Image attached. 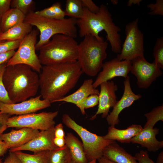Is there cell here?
<instances>
[{
    "instance_id": "cell-1",
    "label": "cell",
    "mask_w": 163,
    "mask_h": 163,
    "mask_svg": "<svg viewBox=\"0 0 163 163\" xmlns=\"http://www.w3.org/2000/svg\"><path fill=\"white\" fill-rule=\"evenodd\" d=\"M39 76L43 99L55 102L75 86L83 73L77 61L42 66Z\"/></svg>"
},
{
    "instance_id": "cell-2",
    "label": "cell",
    "mask_w": 163,
    "mask_h": 163,
    "mask_svg": "<svg viewBox=\"0 0 163 163\" xmlns=\"http://www.w3.org/2000/svg\"><path fill=\"white\" fill-rule=\"evenodd\" d=\"M100 8L97 13H94L84 8L82 17L77 21L79 36L84 37L91 35L98 40L103 41L104 38L99 35V33L104 31L107 34V41L109 42L112 51L119 54L121 49L120 35L119 33L120 28L113 22L111 14L107 6L102 4Z\"/></svg>"
},
{
    "instance_id": "cell-3",
    "label": "cell",
    "mask_w": 163,
    "mask_h": 163,
    "mask_svg": "<svg viewBox=\"0 0 163 163\" xmlns=\"http://www.w3.org/2000/svg\"><path fill=\"white\" fill-rule=\"evenodd\" d=\"M3 81L13 103L34 97L39 88V75L24 64L6 66L3 74Z\"/></svg>"
},
{
    "instance_id": "cell-4",
    "label": "cell",
    "mask_w": 163,
    "mask_h": 163,
    "mask_svg": "<svg viewBox=\"0 0 163 163\" xmlns=\"http://www.w3.org/2000/svg\"><path fill=\"white\" fill-rule=\"evenodd\" d=\"M78 44L75 38L57 34L40 48L38 56L41 65L48 66L77 61Z\"/></svg>"
},
{
    "instance_id": "cell-5",
    "label": "cell",
    "mask_w": 163,
    "mask_h": 163,
    "mask_svg": "<svg viewBox=\"0 0 163 163\" xmlns=\"http://www.w3.org/2000/svg\"><path fill=\"white\" fill-rule=\"evenodd\" d=\"M77 21L72 18L60 20L49 19L32 11L26 15L24 21L36 26L39 31L40 39L35 46L36 50H39L55 35L62 34L76 38L77 35Z\"/></svg>"
},
{
    "instance_id": "cell-6",
    "label": "cell",
    "mask_w": 163,
    "mask_h": 163,
    "mask_svg": "<svg viewBox=\"0 0 163 163\" xmlns=\"http://www.w3.org/2000/svg\"><path fill=\"white\" fill-rule=\"evenodd\" d=\"M107 41H101L94 37L87 35L78 46V62L83 73L91 77L98 74L107 58Z\"/></svg>"
},
{
    "instance_id": "cell-7",
    "label": "cell",
    "mask_w": 163,
    "mask_h": 163,
    "mask_svg": "<svg viewBox=\"0 0 163 163\" xmlns=\"http://www.w3.org/2000/svg\"><path fill=\"white\" fill-rule=\"evenodd\" d=\"M62 120L66 126L73 130L80 137L88 162L97 160L102 157L104 149L109 145L116 142L115 140L106 139L103 136L89 131L77 124L67 114L62 115Z\"/></svg>"
},
{
    "instance_id": "cell-8",
    "label": "cell",
    "mask_w": 163,
    "mask_h": 163,
    "mask_svg": "<svg viewBox=\"0 0 163 163\" xmlns=\"http://www.w3.org/2000/svg\"><path fill=\"white\" fill-rule=\"evenodd\" d=\"M38 34V30L34 29L21 40L17 50L7 62L6 66L24 64L37 72H40L42 66L35 52Z\"/></svg>"
},
{
    "instance_id": "cell-9",
    "label": "cell",
    "mask_w": 163,
    "mask_h": 163,
    "mask_svg": "<svg viewBox=\"0 0 163 163\" xmlns=\"http://www.w3.org/2000/svg\"><path fill=\"white\" fill-rule=\"evenodd\" d=\"M137 18L125 27V39L117 58L122 61H132L138 57H144V35L138 27Z\"/></svg>"
},
{
    "instance_id": "cell-10",
    "label": "cell",
    "mask_w": 163,
    "mask_h": 163,
    "mask_svg": "<svg viewBox=\"0 0 163 163\" xmlns=\"http://www.w3.org/2000/svg\"><path fill=\"white\" fill-rule=\"evenodd\" d=\"M58 114V111H56L16 115L9 117L6 124L7 128L26 127L45 130L55 126L54 120Z\"/></svg>"
},
{
    "instance_id": "cell-11",
    "label": "cell",
    "mask_w": 163,
    "mask_h": 163,
    "mask_svg": "<svg viewBox=\"0 0 163 163\" xmlns=\"http://www.w3.org/2000/svg\"><path fill=\"white\" fill-rule=\"evenodd\" d=\"M130 72L137 79L138 87L141 89L148 88L157 78L162 74L153 62L150 63L144 57H138L131 61Z\"/></svg>"
},
{
    "instance_id": "cell-12",
    "label": "cell",
    "mask_w": 163,
    "mask_h": 163,
    "mask_svg": "<svg viewBox=\"0 0 163 163\" xmlns=\"http://www.w3.org/2000/svg\"><path fill=\"white\" fill-rule=\"evenodd\" d=\"M40 95L22 102L6 104L0 102V114L20 115L33 113L50 106L51 103L45 99H41Z\"/></svg>"
},
{
    "instance_id": "cell-13",
    "label": "cell",
    "mask_w": 163,
    "mask_h": 163,
    "mask_svg": "<svg viewBox=\"0 0 163 163\" xmlns=\"http://www.w3.org/2000/svg\"><path fill=\"white\" fill-rule=\"evenodd\" d=\"M131 65V61H120L117 58L105 62L103 64L102 70L98 73L93 82L94 87L96 88L101 83L110 81L115 77L126 78L130 71Z\"/></svg>"
},
{
    "instance_id": "cell-14",
    "label": "cell",
    "mask_w": 163,
    "mask_h": 163,
    "mask_svg": "<svg viewBox=\"0 0 163 163\" xmlns=\"http://www.w3.org/2000/svg\"><path fill=\"white\" fill-rule=\"evenodd\" d=\"M54 126L40 132L35 137L27 143L18 147L11 149L9 151L14 152L27 150L36 153L56 149L58 147L54 145L53 142L55 137Z\"/></svg>"
},
{
    "instance_id": "cell-15",
    "label": "cell",
    "mask_w": 163,
    "mask_h": 163,
    "mask_svg": "<svg viewBox=\"0 0 163 163\" xmlns=\"http://www.w3.org/2000/svg\"><path fill=\"white\" fill-rule=\"evenodd\" d=\"M123 84L124 90L122 97L117 101L113 107L112 111L106 117L108 124L111 126L115 127L116 125L119 124V115L124 109L131 106L135 101L140 99L142 97L141 94H136L133 91L129 76L125 78Z\"/></svg>"
},
{
    "instance_id": "cell-16",
    "label": "cell",
    "mask_w": 163,
    "mask_h": 163,
    "mask_svg": "<svg viewBox=\"0 0 163 163\" xmlns=\"http://www.w3.org/2000/svg\"><path fill=\"white\" fill-rule=\"evenodd\" d=\"M100 86L98 109L95 114L91 118V120H94L97 115L101 114L102 118H106L109 114L110 108L113 107L117 101L115 92L118 88L113 81L103 82Z\"/></svg>"
},
{
    "instance_id": "cell-17",
    "label": "cell",
    "mask_w": 163,
    "mask_h": 163,
    "mask_svg": "<svg viewBox=\"0 0 163 163\" xmlns=\"http://www.w3.org/2000/svg\"><path fill=\"white\" fill-rule=\"evenodd\" d=\"M93 82L92 79L85 80L76 91L57 100L56 102L63 101L73 104L80 109L83 115H85L86 113L83 105L84 100L91 95L99 94V91L93 86Z\"/></svg>"
},
{
    "instance_id": "cell-18",
    "label": "cell",
    "mask_w": 163,
    "mask_h": 163,
    "mask_svg": "<svg viewBox=\"0 0 163 163\" xmlns=\"http://www.w3.org/2000/svg\"><path fill=\"white\" fill-rule=\"evenodd\" d=\"M39 132L37 129L24 127L18 130L12 129L8 133H2L0 137L7 144L9 149H13L27 143Z\"/></svg>"
},
{
    "instance_id": "cell-19",
    "label": "cell",
    "mask_w": 163,
    "mask_h": 163,
    "mask_svg": "<svg viewBox=\"0 0 163 163\" xmlns=\"http://www.w3.org/2000/svg\"><path fill=\"white\" fill-rule=\"evenodd\" d=\"M159 131L156 127L143 128L138 135L131 139L130 142L139 144L149 152H155L163 147V141H158L156 138Z\"/></svg>"
},
{
    "instance_id": "cell-20",
    "label": "cell",
    "mask_w": 163,
    "mask_h": 163,
    "mask_svg": "<svg viewBox=\"0 0 163 163\" xmlns=\"http://www.w3.org/2000/svg\"><path fill=\"white\" fill-rule=\"evenodd\" d=\"M142 129L141 125L137 124H132L126 129H123L110 126L108 128L107 133L103 137L106 139L129 143H130L131 139L138 135Z\"/></svg>"
},
{
    "instance_id": "cell-21",
    "label": "cell",
    "mask_w": 163,
    "mask_h": 163,
    "mask_svg": "<svg viewBox=\"0 0 163 163\" xmlns=\"http://www.w3.org/2000/svg\"><path fill=\"white\" fill-rule=\"evenodd\" d=\"M103 156L116 163H138L134 156L116 142L110 144L104 149Z\"/></svg>"
},
{
    "instance_id": "cell-22",
    "label": "cell",
    "mask_w": 163,
    "mask_h": 163,
    "mask_svg": "<svg viewBox=\"0 0 163 163\" xmlns=\"http://www.w3.org/2000/svg\"><path fill=\"white\" fill-rule=\"evenodd\" d=\"M65 145L68 148L72 159L75 163H88L82 143L71 133L64 137Z\"/></svg>"
},
{
    "instance_id": "cell-23",
    "label": "cell",
    "mask_w": 163,
    "mask_h": 163,
    "mask_svg": "<svg viewBox=\"0 0 163 163\" xmlns=\"http://www.w3.org/2000/svg\"><path fill=\"white\" fill-rule=\"evenodd\" d=\"M31 25L24 21L6 31L0 32V41H16L22 40L32 30Z\"/></svg>"
},
{
    "instance_id": "cell-24",
    "label": "cell",
    "mask_w": 163,
    "mask_h": 163,
    "mask_svg": "<svg viewBox=\"0 0 163 163\" xmlns=\"http://www.w3.org/2000/svg\"><path fill=\"white\" fill-rule=\"evenodd\" d=\"M25 16L18 9L10 8L1 17V32H4L13 26L24 22Z\"/></svg>"
},
{
    "instance_id": "cell-25",
    "label": "cell",
    "mask_w": 163,
    "mask_h": 163,
    "mask_svg": "<svg viewBox=\"0 0 163 163\" xmlns=\"http://www.w3.org/2000/svg\"><path fill=\"white\" fill-rule=\"evenodd\" d=\"M45 157L47 163H69L72 159L66 145L55 150L45 151Z\"/></svg>"
},
{
    "instance_id": "cell-26",
    "label": "cell",
    "mask_w": 163,
    "mask_h": 163,
    "mask_svg": "<svg viewBox=\"0 0 163 163\" xmlns=\"http://www.w3.org/2000/svg\"><path fill=\"white\" fill-rule=\"evenodd\" d=\"M35 12L42 17L50 19L60 20L65 18L66 16L64 10L61 7L60 2L53 3L50 7Z\"/></svg>"
},
{
    "instance_id": "cell-27",
    "label": "cell",
    "mask_w": 163,
    "mask_h": 163,
    "mask_svg": "<svg viewBox=\"0 0 163 163\" xmlns=\"http://www.w3.org/2000/svg\"><path fill=\"white\" fill-rule=\"evenodd\" d=\"M64 11L66 16L77 19L81 18L83 14L84 8L81 0H67Z\"/></svg>"
},
{
    "instance_id": "cell-28",
    "label": "cell",
    "mask_w": 163,
    "mask_h": 163,
    "mask_svg": "<svg viewBox=\"0 0 163 163\" xmlns=\"http://www.w3.org/2000/svg\"><path fill=\"white\" fill-rule=\"evenodd\" d=\"M13 152L21 163H47L45 157V151L34 153L33 154L24 153L21 151Z\"/></svg>"
},
{
    "instance_id": "cell-29",
    "label": "cell",
    "mask_w": 163,
    "mask_h": 163,
    "mask_svg": "<svg viewBox=\"0 0 163 163\" xmlns=\"http://www.w3.org/2000/svg\"><path fill=\"white\" fill-rule=\"evenodd\" d=\"M147 121L143 128H153L158 121H163V104L154 108L150 112L144 114Z\"/></svg>"
},
{
    "instance_id": "cell-30",
    "label": "cell",
    "mask_w": 163,
    "mask_h": 163,
    "mask_svg": "<svg viewBox=\"0 0 163 163\" xmlns=\"http://www.w3.org/2000/svg\"><path fill=\"white\" fill-rule=\"evenodd\" d=\"M153 61L158 69H163V37L157 38L153 50Z\"/></svg>"
},
{
    "instance_id": "cell-31",
    "label": "cell",
    "mask_w": 163,
    "mask_h": 163,
    "mask_svg": "<svg viewBox=\"0 0 163 163\" xmlns=\"http://www.w3.org/2000/svg\"><path fill=\"white\" fill-rule=\"evenodd\" d=\"M34 4V2L32 0H12L11 7V8L18 9L26 15L33 11L32 9Z\"/></svg>"
},
{
    "instance_id": "cell-32",
    "label": "cell",
    "mask_w": 163,
    "mask_h": 163,
    "mask_svg": "<svg viewBox=\"0 0 163 163\" xmlns=\"http://www.w3.org/2000/svg\"><path fill=\"white\" fill-rule=\"evenodd\" d=\"M6 63L0 66V102L6 104H11L13 103L9 98L3 81V76Z\"/></svg>"
},
{
    "instance_id": "cell-33",
    "label": "cell",
    "mask_w": 163,
    "mask_h": 163,
    "mask_svg": "<svg viewBox=\"0 0 163 163\" xmlns=\"http://www.w3.org/2000/svg\"><path fill=\"white\" fill-rule=\"evenodd\" d=\"M147 7L150 11L148 14L151 15L163 16V0H157L155 3L148 4Z\"/></svg>"
},
{
    "instance_id": "cell-34",
    "label": "cell",
    "mask_w": 163,
    "mask_h": 163,
    "mask_svg": "<svg viewBox=\"0 0 163 163\" xmlns=\"http://www.w3.org/2000/svg\"><path fill=\"white\" fill-rule=\"evenodd\" d=\"M21 40L3 41L0 43V53L15 50L19 47Z\"/></svg>"
},
{
    "instance_id": "cell-35",
    "label": "cell",
    "mask_w": 163,
    "mask_h": 163,
    "mask_svg": "<svg viewBox=\"0 0 163 163\" xmlns=\"http://www.w3.org/2000/svg\"><path fill=\"white\" fill-rule=\"evenodd\" d=\"M98 95L93 94L86 97L84 100L83 105L84 108L87 109L93 107L98 104Z\"/></svg>"
},
{
    "instance_id": "cell-36",
    "label": "cell",
    "mask_w": 163,
    "mask_h": 163,
    "mask_svg": "<svg viewBox=\"0 0 163 163\" xmlns=\"http://www.w3.org/2000/svg\"><path fill=\"white\" fill-rule=\"evenodd\" d=\"M138 163H155L149 157V154L146 150H141L136 153L134 156Z\"/></svg>"
},
{
    "instance_id": "cell-37",
    "label": "cell",
    "mask_w": 163,
    "mask_h": 163,
    "mask_svg": "<svg viewBox=\"0 0 163 163\" xmlns=\"http://www.w3.org/2000/svg\"><path fill=\"white\" fill-rule=\"evenodd\" d=\"M83 8L90 12L96 13L100 10V7L97 5L92 0H81Z\"/></svg>"
},
{
    "instance_id": "cell-38",
    "label": "cell",
    "mask_w": 163,
    "mask_h": 163,
    "mask_svg": "<svg viewBox=\"0 0 163 163\" xmlns=\"http://www.w3.org/2000/svg\"><path fill=\"white\" fill-rule=\"evenodd\" d=\"M11 0H0V16L1 17L11 8Z\"/></svg>"
},
{
    "instance_id": "cell-39",
    "label": "cell",
    "mask_w": 163,
    "mask_h": 163,
    "mask_svg": "<svg viewBox=\"0 0 163 163\" xmlns=\"http://www.w3.org/2000/svg\"><path fill=\"white\" fill-rule=\"evenodd\" d=\"M15 52V50H12L0 53V66L7 63L13 56Z\"/></svg>"
},
{
    "instance_id": "cell-40",
    "label": "cell",
    "mask_w": 163,
    "mask_h": 163,
    "mask_svg": "<svg viewBox=\"0 0 163 163\" xmlns=\"http://www.w3.org/2000/svg\"><path fill=\"white\" fill-rule=\"evenodd\" d=\"M10 116L6 114H0V133H2L7 128L6 123Z\"/></svg>"
},
{
    "instance_id": "cell-41",
    "label": "cell",
    "mask_w": 163,
    "mask_h": 163,
    "mask_svg": "<svg viewBox=\"0 0 163 163\" xmlns=\"http://www.w3.org/2000/svg\"><path fill=\"white\" fill-rule=\"evenodd\" d=\"M54 135L56 137L64 138L65 133L62 123H59L54 126Z\"/></svg>"
},
{
    "instance_id": "cell-42",
    "label": "cell",
    "mask_w": 163,
    "mask_h": 163,
    "mask_svg": "<svg viewBox=\"0 0 163 163\" xmlns=\"http://www.w3.org/2000/svg\"><path fill=\"white\" fill-rule=\"evenodd\" d=\"M2 163H21L14 153L9 151L8 155Z\"/></svg>"
},
{
    "instance_id": "cell-43",
    "label": "cell",
    "mask_w": 163,
    "mask_h": 163,
    "mask_svg": "<svg viewBox=\"0 0 163 163\" xmlns=\"http://www.w3.org/2000/svg\"><path fill=\"white\" fill-rule=\"evenodd\" d=\"M2 133H0V157L3 156L9 149L7 144L1 138V135Z\"/></svg>"
},
{
    "instance_id": "cell-44",
    "label": "cell",
    "mask_w": 163,
    "mask_h": 163,
    "mask_svg": "<svg viewBox=\"0 0 163 163\" xmlns=\"http://www.w3.org/2000/svg\"><path fill=\"white\" fill-rule=\"evenodd\" d=\"M54 145L58 148H62L65 145L64 138L55 137L53 139Z\"/></svg>"
},
{
    "instance_id": "cell-45",
    "label": "cell",
    "mask_w": 163,
    "mask_h": 163,
    "mask_svg": "<svg viewBox=\"0 0 163 163\" xmlns=\"http://www.w3.org/2000/svg\"><path fill=\"white\" fill-rule=\"evenodd\" d=\"M97 161L98 162L97 163H116L109 159L104 156H103L102 157L98 159Z\"/></svg>"
},
{
    "instance_id": "cell-46",
    "label": "cell",
    "mask_w": 163,
    "mask_h": 163,
    "mask_svg": "<svg viewBox=\"0 0 163 163\" xmlns=\"http://www.w3.org/2000/svg\"><path fill=\"white\" fill-rule=\"evenodd\" d=\"M142 0H129L128 2V6H131L132 5H140Z\"/></svg>"
},
{
    "instance_id": "cell-47",
    "label": "cell",
    "mask_w": 163,
    "mask_h": 163,
    "mask_svg": "<svg viewBox=\"0 0 163 163\" xmlns=\"http://www.w3.org/2000/svg\"><path fill=\"white\" fill-rule=\"evenodd\" d=\"M157 163H163V152H161L158 155L157 159Z\"/></svg>"
},
{
    "instance_id": "cell-48",
    "label": "cell",
    "mask_w": 163,
    "mask_h": 163,
    "mask_svg": "<svg viewBox=\"0 0 163 163\" xmlns=\"http://www.w3.org/2000/svg\"><path fill=\"white\" fill-rule=\"evenodd\" d=\"M111 2L112 3L113 5H116L117 4L118 1L117 0H111Z\"/></svg>"
},
{
    "instance_id": "cell-49",
    "label": "cell",
    "mask_w": 163,
    "mask_h": 163,
    "mask_svg": "<svg viewBox=\"0 0 163 163\" xmlns=\"http://www.w3.org/2000/svg\"><path fill=\"white\" fill-rule=\"evenodd\" d=\"M88 163H96V160H94L90 162H88Z\"/></svg>"
},
{
    "instance_id": "cell-50",
    "label": "cell",
    "mask_w": 163,
    "mask_h": 163,
    "mask_svg": "<svg viewBox=\"0 0 163 163\" xmlns=\"http://www.w3.org/2000/svg\"><path fill=\"white\" fill-rule=\"evenodd\" d=\"M69 163H75L74 161L72 159L69 162Z\"/></svg>"
},
{
    "instance_id": "cell-51",
    "label": "cell",
    "mask_w": 163,
    "mask_h": 163,
    "mask_svg": "<svg viewBox=\"0 0 163 163\" xmlns=\"http://www.w3.org/2000/svg\"><path fill=\"white\" fill-rule=\"evenodd\" d=\"M1 17L0 16V32H1Z\"/></svg>"
},
{
    "instance_id": "cell-52",
    "label": "cell",
    "mask_w": 163,
    "mask_h": 163,
    "mask_svg": "<svg viewBox=\"0 0 163 163\" xmlns=\"http://www.w3.org/2000/svg\"><path fill=\"white\" fill-rule=\"evenodd\" d=\"M2 159L0 158V163H2Z\"/></svg>"
},
{
    "instance_id": "cell-53",
    "label": "cell",
    "mask_w": 163,
    "mask_h": 163,
    "mask_svg": "<svg viewBox=\"0 0 163 163\" xmlns=\"http://www.w3.org/2000/svg\"><path fill=\"white\" fill-rule=\"evenodd\" d=\"M3 41H0V43H1Z\"/></svg>"
}]
</instances>
